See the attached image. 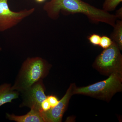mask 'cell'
Listing matches in <instances>:
<instances>
[{"mask_svg":"<svg viewBox=\"0 0 122 122\" xmlns=\"http://www.w3.org/2000/svg\"><path fill=\"white\" fill-rule=\"evenodd\" d=\"M117 19L118 18L120 20H122V7L116 11L115 14Z\"/></svg>","mask_w":122,"mask_h":122,"instance_id":"16","label":"cell"},{"mask_svg":"<svg viewBox=\"0 0 122 122\" xmlns=\"http://www.w3.org/2000/svg\"><path fill=\"white\" fill-rule=\"evenodd\" d=\"M19 92L13 90L11 85L4 83L0 85V107L18 98Z\"/></svg>","mask_w":122,"mask_h":122,"instance_id":"9","label":"cell"},{"mask_svg":"<svg viewBox=\"0 0 122 122\" xmlns=\"http://www.w3.org/2000/svg\"><path fill=\"white\" fill-rule=\"evenodd\" d=\"M6 117L9 120L17 122H45L42 112L32 109L24 115L16 116L7 113Z\"/></svg>","mask_w":122,"mask_h":122,"instance_id":"8","label":"cell"},{"mask_svg":"<svg viewBox=\"0 0 122 122\" xmlns=\"http://www.w3.org/2000/svg\"><path fill=\"white\" fill-rule=\"evenodd\" d=\"M120 50L113 41L111 45L105 49L96 58L95 64L97 68L107 74L121 73L122 57Z\"/></svg>","mask_w":122,"mask_h":122,"instance_id":"4","label":"cell"},{"mask_svg":"<svg viewBox=\"0 0 122 122\" xmlns=\"http://www.w3.org/2000/svg\"><path fill=\"white\" fill-rule=\"evenodd\" d=\"M41 80H39L21 92L22 101L20 107H27L30 109L42 111L41 105L42 102L46 99L47 96L45 94Z\"/></svg>","mask_w":122,"mask_h":122,"instance_id":"6","label":"cell"},{"mask_svg":"<svg viewBox=\"0 0 122 122\" xmlns=\"http://www.w3.org/2000/svg\"><path fill=\"white\" fill-rule=\"evenodd\" d=\"M101 39L100 35L98 34H94L91 35L88 38V40L91 44L94 45H99Z\"/></svg>","mask_w":122,"mask_h":122,"instance_id":"13","label":"cell"},{"mask_svg":"<svg viewBox=\"0 0 122 122\" xmlns=\"http://www.w3.org/2000/svg\"><path fill=\"white\" fill-rule=\"evenodd\" d=\"M122 82L121 73H113L106 80L86 87L76 89L73 93L107 98L120 91L122 88Z\"/></svg>","mask_w":122,"mask_h":122,"instance_id":"3","label":"cell"},{"mask_svg":"<svg viewBox=\"0 0 122 122\" xmlns=\"http://www.w3.org/2000/svg\"><path fill=\"white\" fill-rule=\"evenodd\" d=\"M43 9L53 20L59 17L60 13L84 14L93 23L103 22L114 27L117 20L115 14L94 7L82 0H51L44 5Z\"/></svg>","mask_w":122,"mask_h":122,"instance_id":"1","label":"cell"},{"mask_svg":"<svg viewBox=\"0 0 122 122\" xmlns=\"http://www.w3.org/2000/svg\"><path fill=\"white\" fill-rule=\"evenodd\" d=\"M46 99L50 104L51 108L56 106L59 102L56 97L52 95L47 96Z\"/></svg>","mask_w":122,"mask_h":122,"instance_id":"14","label":"cell"},{"mask_svg":"<svg viewBox=\"0 0 122 122\" xmlns=\"http://www.w3.org/2000/svg\"><path fill=\"white\" fill-rule=\"evenodd\" d=\"M73 86H70L62 98L57 105L46 112L42 111L45 122H59L61 121L69 100L73 92Z\"/></svg>","mask_w":122,"mask_h":122,"instance_id":"7","label":"cell"},{"mask_svg":"<svg viewBox=\"0 0 122 122\" xmlns=\"http://www.w3.org/2000/svg\"><path fill=\"white\" fill-rule=\"evenodd\" d=\"M1 48L0 47V51H1Z\"/></svg>","mask_w":122,"mask_h":122,"instance_id":"18","label":"cell"},{"mask_svg":"<svg viewBox=\"0 0 122 122\" xmlns=\"http://www.w3.org/2000/svg\"><path fill=\"white\" fill-rule=\"evenodd\" d=\"M41 107L42 111L44 112L48 111L51 108L50 104L47 99H46L42 102Z\"/></svg>","mask_w":122,"mask_h":122,"instance_id":"15","label":"cell"},{"mask_svg":"<svg viewBox=\"0 0 122 122\" xmlns=\"http://www.w3.org/2000/svg\"><path fill=\"white\" fill-rule=\"evenodd\" d=\"M113 28V30L111 35V39L117 44L120 50H122V20H116Z\"/></svg>","mask_w":122,"mask_h":122,"instance_id":"10","label":"cell"},{"mask_svg":"<svg viewBox=\"0 0 122 122\" xmlns=\"http://www.w3.org/2000/svg\"><path fill=\"white\" fill-rule=\"evenodd\" d=\"M112 42L113 41L111 38L107 36H103L101 37L99 46L103 49H107L111 45Z\"/></svg>","mask_w":122,"mask_h":122,"instance_id":"12","label":"cell"},{"mask_svg":"<svg viewBox=\"0 0 122 122\" xmlns=\"http://www.w3.org/2000/svg\"><path fill=\"white\" fill-rule=\"evenodd\" d=\"M36 1L39 3H41V2H44L45 0H35Z\"/></svg>","mask_w":122,"mask_h":122,"instance_id":"17","label":"cell"},{"mask_svg":"<svg viewBox=\"0 0 122 122\" xmlns=\"http://www.w3.org/2000/svg\"><path fill=\"white\" fill-rule=\"evenodd\" d=\"M49 66L47 62L41 58H27L22 64L12 88L21 93L25 91L45 77Z\"/></svg>","mask_w":122,"mask_h":122,"instance_id":"2","label":"cell"},{"mask_svg":"<svg viewBox=\"0 0 122 122\" xmlns=\"http://www.w3.org/2000/svg\"><path fill=\"white\" fill-rule=\"evenodd\" d=\"M122 1V0H105L103 10L108 12L113 11Z\"/></svg>","mask_w":122,"mask_h":122,"instance_id":"11","label":"cell"},{"mask_svg":"<svg viewBox=\"0 0 122 122\" xmlns=\"http://www.w3.org/2000/svg\"><path fill=\"white\" fill-rule=\"evenodd\" d=\"M8 0H0V32H3L17 25L24 19L32 14L34 8L15 12L11 10Z\"/></svg>","mask_w":122,"mask_h":122,"instance_id":"5","label":"cell"}]
</instances>
